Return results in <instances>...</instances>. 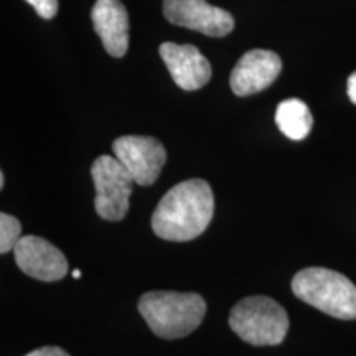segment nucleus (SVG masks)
Wrapping results in <instances>:
<instances>
[{
    "label": "nucleus",
    "instance_id": "obj_1",
    "mask_svg": "<svg viewBox=\"0 0 356 356\" xmlns=\"http://www.w3.org/2000/svg\"><path fill=\"white\" fill-rule=\"evenodd\" d=\"M215 197L208 181L185 180L170 188L152 215V229L165 241L185 243L198 238L210 226Z\"/></svg>",
    "mask_w": 356,
    "mask_h": 356
},
{
    "label": "nucleus",
    "instance_id": "obj_2",
    "mask_svg": "<svg viewBox=\"0 0 356 356\" xmlns=\"http://www.w3.org/2000/svg\"><path fill=\"white\" fill-rule=\"evenodd\" d=\"M139 312L155 335L175 340L190 335L202 325L207 302L195 292L154 291L140 297Z\"/></svg>",
    "mask_w": 356,
    "mask_h": 356
},
{
    "label": "nucleus",
    "instance_id": "obj_3",
    "mask_svg": "<svg viewBox=\"0 0 356 356\" xmlns=\"http://www.w3.org/2000/svg\"><path fill=\"white\" fill-rule=\"evenodd\" d=\"M297 299L340 320L356 318V286L346 275L325 267H307L292 279Z\"/></svg>",
    "mask_w": 356,
    "mask_h": 356
},
{
    "label": "nucleus",
    "instance_id": "obj_4",
    "mask_svg": "<svg viewBox=\"0 0 356 356\" xmlns=\"http://www.w3.org/2000/svg\"><path fill=\"white\" fill-rule=\"evenodd\" d=\"M229 327L241 340L254 346L282 343L289 332V317L284 307L264 296L246 297L233 307Z\"/></svg>",
    "mask_w": 356,
    "mask_h": 356
},
{
    "label": "nucleus",
    "instance_id": "obj_5",
    "mask_svg": "<svg viewBox=\"0 0 356 356\" xmlns=\"http://www.w3.org/2000/svg\"><path fill=\"white\" fill-rule=\"evenodd\" d=\"M91 177L95 181L96 213L102 220L121 221L129 211V198L136 185L121 160L101 155L92 162Z\"/></svg>",
    "mask_w": 356,
    "mask_h": 356
},
{
    "label": "nucleus",
    "instance_id": "obj_6",
    "mask_svg": "<svg viewBox=\"0 0 356 356\" xmlns=\"http://www.w3.org/2000/svg\"><path fill=\"white\" fill-rule=\"evenodd\" d=\"M113 152L140 186L155 184L167 162L165 147L155 137L122 136L113 142Z\"/></svg>",
    "mask_w": 356,
    "mask_h": 356
},
{
    "label": "nucleus",
    "instance_id": "obj_7",
    "mask_svg": "<svg viewBox=\"0 0 356 356\" xmlns=\"http://www.w3.org/2000/svg\"><path fill=\"white\" fill-rule=\"evenodd\" d=\"M163 15L173 25L208 37H226L234 29L233 15L228 10L210 6L207 0H163Z\"/></svg>",
    "mask_w": 356,
    "mask_h": 356
},
{
    "label": "nucleus",
    "instance_id": "obj_8",
    "mask_svg": "<svg viewBox=\"0 0 356 356\" xmlns=\"http://www.w3.org/2000/svg\"><path fill=\"white\" fill-rule=\"evenodd\" d=\"M13 254L22 273L42 282H56L68 274L63 252L38 236H22Z\"/></svg>",
    "mask_w": 356,
    "mask_h": 356
},
{
    "label": "nucleus",
    "instance_id": "obj_9",
    "mask_svg": "<svg viewBox=\"0 0 356 356\" xmlns=\"http://www.w3.org/2000/svg\"><path fill=\"white\" fill-rule=\"evenodd\" d=\"M282 71V61L269 50H251L231 71L229 86L236 96H251L269 88Z\"/></svg>",
    "mask_w": 356,
    "mask_h": 356
},
{
    "label": "nucleus",
    "instance_id": "obj_10",
    "mask_svg": "<svg viewBox=\"0 0 356 356\" xmlns=\"http://www.w3.org/2000/svg\"><path fill=\"white\" fill-rule=\"evenodd\" d=\"M160 56L178 88L197 91L211 79V65L193 44L165 42L160 44Z\"/></svg>",
    "mask_w": 356,
    "mask_h": 356
},
{
    "label": "nucleus",
    "instance_id": "obj_11",
    "mask_svg": "<svg viewBox=\"0 0 356 356\" xmlns=\"http://www.w3.org/2000/svg\"><path fill=\"white\" fill-rule=\"evenodd\" d=\"M91 20L104 50L122 58L129 50V15L121 0H96Z\"/></svg>",
    "mask_w": 356,
    "mask_h": 356
},
{
    "label": "nucleus",
    "instance_id": "obj_12",
    "mask_svg": "<svg viewBox=\"0 0 356 356\" xmlns=\"http://www.w3.org/2000/svg\"><path fill=\"white\" fill-rule=\"evenodd\" d=\"M275 124L284 136L292 140H302L309 136L314 126V118L304 101L286 99L275 109Z\"/></svg>",
    "mask_w": 356,
    "mask_h": 356
},
{
    "label": "nucleus",
    "instance_id": "obj_13",
    "mask_svg": "<svg viewBox=\"0 0 356 356\" xmlns=\"http://www.w3.org/2000/svg\"><path fill=\"white\" fill-rule=\"evenodd\" d=\"M22 238V225L17 218L7 213L0 215V252L7 254L15 249L17 243Z\"/></svg>",
    "mask_w": 356,
    "mask_h": 356
},
{
    "label": "nucleus",
    "instance_id": "obj_14",
    "mask_svg": "<svg viewBox=\"0 0 356 356\" xmlns=\"http://www.w3.org/2000/svg\"><path fill=\"white\" fill-rule=\"evenodd\" d=\"M42 19L50 20L58 12V0H26Z\"/></svg>",
    "mask_w": 356,
    "mask_h": 356
},
{
    "label": "nucleus",
    "instance_id": "obj_15",
    "mask_svg": "<svg viewBox=\"0 0 356 356\" xmlns=\"http://www.w3.org/2000/svg\"><path fill=\"white\" fill-rule=\"evenodd\" d=\"M25 356H70L63 348L60 346H42V348L30 351Z\"/></svg>",
    "mask_w": 356,
    "mask_h": 356
},
{
    "label": "nucleus",
    "instance_id": "obj_16",
    "mask_svg": "<svg viewBox=\"0 0 356 356\" xmlns=\"http://www.w3.org/2000/svg\"><path fill=\"white\" fill-rule=\"evenodd\" d=\"M348 97L353 104H356V71L348 78Z\"/></svg>",
    "mask_w": 356,
    "mask_h": 356
},
{
    "label": "nucleus",
    "instance_id": "obj_17",
    "mask_svg": "<svg viewBox=\"0 0 356 356\" xmlns=\"http://www.w3.org/2000/svg\"><path fill=\"white\" fill-rule=\"evenodd\" d=\"M3 184H6V175L3 172H0V188H3Z\"/></svg>",
    "mask_w": 356,
    "mask_h": 356
},
{
    "label": "nucleus",
    "instance_id": "obj_18",
    "mask_svg": "<svg viewBox=\"0 0 356 356\" xmlns=\"http://www.w3.org/2000/svg\"><path fill=\"white\" fill-rule=\"evenodd\" d=\"M73 277H76V279L81 277V270H79V269H74V270H73Z\"/></svg>",
    "mask_w": 356,
    "mask_h": 356
}]
</instances>
